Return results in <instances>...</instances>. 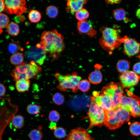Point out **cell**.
I'll use <instances>...</instances> for the list:
<instances>
[{"mask_svg":"<svg viewBox=\"0 0 140 140\" xmlns=\"http://www.w3.org/2000/svg\"><path fill=\"white\" fill-rule=\"evenodd\" d=\"M40 44L46 53H49L52 60L57 59L65 48L63 37L55 29L43 32Z\"/></svg>","mask_w":140,"mask_h":140,"instance_id":"6da1fadb","label":"cell"},{"mask_svg":"<svg viewBox=\"0 0 140 140\" xmlns=\"http://www.w3.org/2000/svg\"><path fill=\"white\" fill-rule=\"evenodd\" d=\"M104 112V124L110 130L120 128L123 123L128 122L130 118L129 112L121 105Z\"/></svg>","mask_w":140,"mask_h":140,"instance_id":"7a4b0ae2","label":"cell"},{"mask_svg":"<svg viewBox=\"0 0 140 140\" xmlns=\"http://www.w3.org/2000/svg\"><path fill=\"white\" fill-rule=\"evenodd\" d=\"M100 31L102 36L99 40V43L103 49L113 51L119 47L122 43L120 29L102 27L101 28Z\"/></svg>","mask_w":140,"mask_h":140,"instance_id":"3957f363","label":"cell"},{"mask_svg":"<svg viewBox=\"0 0 140 140\" xmlns=\"http://www.w3.org/2000/svg\"><path fill=\"white\" fill-rule=\"evenodd\" d=\"M41 70L40 65L33 61L29 63L23 62L17 66L11 75L15 81L21 79L29 80L36 78Z\"/></svg>","mask_w":140,"mask_h":140,"instance_id":"277c9868","label":"cell"},{"mask_svg":"<svg viewBox=\"0 0 140 140\" xmlns=\"http://www.w3.org/2000/svg\"><path fill=\"white\" fill-rule=\"evenodd\" d=\"M54 76L59 82L57 88L59 90L65 92L71 89L74 92L77 91L78 86L81 78L78 76L76 73L64 75L57 73Z\"/></svg>","mask_w":140,"mask_h":140,"instance_id":"5b68a950","label":"cell"},{"mask_svg":"<svg viewBox=\"0 0 140 140\" xmlns=\"http://www.w3.org/2000/svg\"><path fill=\"white\" fill-rule=\"evenodd\" d=\"M90 103L88 114L90 121V127H101L104 124V110L93 99Z\"/></svg>","mask_w":140,"mask_h":140,"instance_id":"8992f818","label":"cell"},{"mask_svg":"<svg viewBox=\"0 0 140 140\" xmlns=\"http://www.w3.org/2000/svg\"><path fill=\"white\" fill-rule=\"evenodd\" d=\"M120 105L134 117H140V98L138 96H123Z\"/></svg>","mask_w":140,"mask_h":140,"instance_id":"52a82bcc","label":"cell"},{"mask_svg":"<svg viewBox=\"0 0 140 140\" xmlns=\"http://www.w3.org/2000/svg\"><path fill=\"white\" fill-rule=\"evenodd\" d=\"M123 87L119 83L112 82L103 87L101 92L110 94L112 97L114 108L121 104L123 96Z\"/></svg>","mask_w":140,"mask_h":140,"instance_id":"ba28073f","label":"cell"},{"mask_svg":"<svg viewBox=\"0 0 140 140\" xmlns=\"http://www.w3.org/2000/svg\"><path fill=\"white\" fill-rule=\"evenodd\" d=\"M4 10L10 14L19 16L27 10L26 2L23 0H6Z\"/></svg>","mask_w":140,"mask_h":140,"instance_id":"9c48e42d","label":"cell"},{"mask_svg":"<svg viewBox=\"0 0 140 140\" xmlns=\"http://www.w3.org/2000/svg\"><path fill=\"white\" fill-rule=\"evenodd\" d=\"M46 53L41 48L40 44L25 52V56L28 60L33 61L40 65L43 64L46 58Z\"/></svg>","mask_w":140,"mask_h":140,"instance_id":"30bf717a","label":"cell"},{"mask_svg":"<svg viewBox=\"0 0 140 140\" xmlns=\"http://www.w3.org/2000/svg\"><path fill=\"white\" fill-rule=\"evenodd\" d=\"M123 43L124 52L130 57L139 53L140 51V43L134 39L125 36L122 38Z\"/></svg>","mask_w":140,"mask_h":140,"instance_id":"8fae6325","label":"cell"},{"mask_svg":"<svg viewBox=\"0 0 140 140\" xmlns=\"http://www.w3.org/2000/svg\"><path fill=\"white\" fill-rule=\"evenodd\" d=\"M91 101V97L86 94L76 95L70 99L69 104L75 109H84L90 106Z\"/></svg>","mask_w":140,"mask_h":140,"instance_id":"7c38bea8","label":"cell"},{"mask_svg":"<svg viewBox=\"0 0 140 140\" xmlns=\"http://www.w3.org/2000/svg\"><path fill=\"white\" fill-rule=\"evenodd\" d=\"M120 79L123 88H129L138 83L140 79V76L134 72L128 71L121 74Z\"/></svg>","mask_w":140,"mask_h":140,"instance_id":"4fadbf2b","label":"cell"},{"mask_svg":"<svg viewBox=\"0 0 140 140\" xmlns=\"http://www.w3.org/2000/svg\"><path fill=\"white\" fill-rule=\"evenodd\" d=\"M92 97L104 111L114 108L112 98L108 94L101 92L100 95L96 97Z\"/></svg>","mask_w":140,"mask_h":140,"instance_id":"5bb4252c","label":"cell"},{"mask_svg":"<svg viewBox=\"0 0 140 140\" xmlns=\"http://www.w3.org/2000/svg\"><path fill=\"white\" fill-rule=\"evenodd\" d=\"M65 140H94L85 129L78 128L71 130Z\"/></svg>","mask_w":140,"mask_h":140,"instance_id":"9a60e30c","label":"cell"},{"mask_svg":"<svg viewBox=\"0 0 140 140\" xmlns=\"http://www.w3.org/2000/svg\"><path fill=\"white\" fill-rule=\"evenodd\" d=\"M77 27L79 32L81 34H86L90 37H93L96 33L91 23L86 20L79 21L78 23Z\"/></svg>","mask_w":140,"mask_h":140,"instance_id":"2e32d148","label":"cell"},{"mask_svg":"<svg viewBox=\"0 0 140 140\" xmlns=\"http://www.w3.org/2000/svg\"><path fill=\"white\" fill-rule=\"evenodd\" d=\"M87 0H71L68 1L67 3V10L72 13L76 12L82 8L86 3Z\"/></svg>","mask_w":140,"mask_h":140,"instance_id":"e0dca14e","label":"cell"},{"mask_svg":"<svg viewBox=\"0 0 140 140\" xmlns=\"http://www.w3.org/2000/svg\"><path fill=\"white\" fill-rule=\"evenodd\" d=\"M101 66L99 64L95 66V70L90 73L88 76V79L91 83L95 84L100 83L102 81V75L100 69Z\"/></svg>","mask_w":140,"mask_h":140,"instance_id":"ac0fdd59","label":"cell"},{"mask_svg":"<svg viewBox=\"0 0 140 140\" xmlns=\"http://www.w3.org/2000/svg\"><path fill=\"white\" fill-rule=\"evenodd\" d=\"M16 82V87L18 92H24L29 90L30 85V81L29 80L21 79Z\"/></svg>","mask_w":140,"mask_h":140,"instance_id":"d6986e66","label":"cell"},{"mask_svg":"<svg viewBox=\"0 0 140 140\" xmlns=\"http://www.w3.org/2000/svg\"><path fill=\"white\" fill-rule=\"evenodd\" d=\"M8 34L12 36H17L19 32V28L18 25L15 22L9 23L6 27Z\"/></svg>","mask_w":140,"mask_h":140,"instance_id":"ffe728a7","label":"cell"},{"mask_svg":"<svg viewBox=\"0 0 140 140\" xmlns=\"http://www.w3.org/2000/svg\"><path fill=\"white\" fill-rule=\"evenodd\" d=\"M11 121L13 126L16 129H20L24 125V117L20 115H17L14 116Z\"/></svg>","mask_w":140,"mask_h":140,"instance_id":"44dd1931","label":"cell"},{"mask_svg":"<svg viewBox=\"0 0 140 140\" xmlns=\"http://www.w3.org/2000/svg\"><path fill=\"white\" fill-rule=\"evenodd\" d=\"M24 59L23 54L18 52L11 56L10 58V61L12 64L18 65L23 62Z\"/></svg>","mask_w":140,"mask_h":140,"instance_id":"7402d4cb","label":"cell"},{"mask_svg":"<svg viewBox=\"0 0 140 140\" xmlns=\"http://www.w3.org/2000/svg\"><path fill=\"white\" fill-rule=\"evenodd\" d=\"M129 67V62L127 60H119L117 65V71L118 72L122 73L128 71Z\"/></svg>","mask_w":140,"mask_h":140,"instance_id":"603a6c76","label":"cell"},{"mask_svg":"<svg viewBox=\"0 0 140 140\" xmlns=\"http://www.w3.org/2000/svg\"><path fill=\"white\" fill-rule=\"evenodd\" d=\"M28 16L29 20L31 22L36 23L38 22L40 20L41 15L38 11L32 10L29 12Z\"/></svg>","mask_w":140,"mask_h":140,"instance_id":"cb8c5ba5","label":"cell"},{"mask_svg":"<svg viewBox=\"0 0 140 140\" xmlns=\"http://www.w3.org/2000/svg\"><path fill=\"white\" fill-rule=\"evenodd\" d=\"M126 12L123 8H120L114 10L113 12V16L117 20L120 21L123 20L125 18L126 16Z\"/></svg>","mask_w":140,"mask_h":140,"instance_id":"d4e9b609","label":"cell"},{"mask_svg":"<svg viewBox=\"0 0 140 140\" xmlns=\"http://www.w3.org/2000/svg\"><path fill=\"white\" fill-rule=\"evenodd\" d=\"M89 13L86 9L82 8L76 13V18L79 21L86 20L89 17Z\"/></svg>","mask_w":140,"mask_h":140,"instance_id":"484cf974","label":"cell"},{"mask_svg":"<svg viewBox=\"0 0 140 140\" xmlns=\"http://www.w3.org/2000/svg\"><path fill=\"white\" fill-rule=\"evenodd\" d=\"M129 130L130 133L134 136L140 135V123L136 121L132 123L130 125Z\"/></svg>","mask_w":140,"mask_h":140,"instance_id":"4316f807","label":"cell"},{"mask_svg":"<svg viewBox=\"0 0 140 140\" xmlns=\"http://www.w3.org/2000/svg\"><path fill=\"white\" fill-rule=\"evenodd\" d=\"M29 136L31 140H41L43 134L39 130L34 129L30 131Z\"/></svg>","mask_w":140,"mask_h":140,"instance_id":"83f0119b","label":"cell"},{"mask_svg":"<svg viewBox=\"0 0 140 140\" xmlns=\"http://www.w3.org/2000/svg\"><path fill=\"white\" fill-rule=\"evenodd\" d=\"M41 107L40 106L34 104H30L26 107V110L30 114L35 115L39 114Z\"/></svg>","mask_w":140,"mask_h":140,"instance_id":"f1b7e54d","label":"cell"},{"mask_svg":"<svg viewBox=\"0 0 140 140\" xmlns=\"http://www.w3.org/2000/svg\"><path fill=\"white\" fill-rule=\"evenodd\" d=\"M21 49L19 44L15 41H11L9 44L8 46V50L11 53L13 54L18 52Z\"/></svg>","mask_w":140,"mask_h":140,"instance_id":"f546056e","label":"cell"},{"mask_svg":"<svg viewBox=\"0 0 140 140\" xmlns=\"http://www.w3.org/2000/svg\"><path fill=\"white\" fill-rule=\"evenodd\" d=\"M57 8L53 5H50L47 7L46 10V13L48 17L51 18L56 17L58 14Z\"/></svg>","mask_w":140,"mask_h":140,"instance_id":"4dcf8cb0","label":"cell"},{"mask_svg":"<svg viewBox=\"0 0 140 140\" xmlns=\"http://www.w3.org/2000/svg\"><path fill=\"white\" fill-rule=\"evenodd\" d=\"M90 84L89 82L86 79L83 80L79 82L78 88L84 92H87L89 89Z\"/></svg>","mask_w":140,"mask_h":140,"instance_id":"1f68e13d","label":"cell"},{"mask_svg":"<svg viewBox=\"0 0 140 140\" xmlns=\"http://www.w3.org/2000/svg\"><path fill=\"white\" fill-rule=\"evenodd\" d=\"M53 102L57 105H61L63 103L64 101V98L63 95L59 93L54 94L52 97Z\"/></svg>","mask_w":140,"mask_h":140,"instance_id":"d6a6232c","label":"cell"},{"mask_svg":"<svg viewBox=\"0 0 140 140\" xmlns=\"http://www.w3.org/2000/svg\"><path fill=\"white\" fill-rule=\"evenodd\" d=\"M66 134V131L62 127H57L54 131V135L55 137L58 139H61L64 138Z\"/></svg>","mask_w":140,"mask_h":140,"instance_id":"836d02e7","label":"cell"},{"mask_svg":"<svg viewBox=\"0 0 140 140\" xmlns=\"http://www.w3.org/2000/svg\"><path fill=\"white\" fill-rule=\"evenodd\" d=\"M9 19L6 15L0 13V27L3 28L6 27L9 23Z\"/></svg>","mask_w":140,"mask_h":140,"instance_id":"e575fe53","label":"cell"},{"mask_svg":"<svg viewBox=\"0 0 140 140\" xmlns=\"http://www.w3.org/2000/svg\"><path fill=\"white\" fill-rule=\"evenodd\" d=\"M60 118L59 113L56 110H52L49 113L48 115V119L51 122L58 121Z\"/></svg>","mask_w":140,"mask_h":140,"instance_id":"d590c367","label":"cell"},{"mask_svg":"<svg viewBox=\"0 0 140 140\" xmlns=\"http://www.w3.org/2000/svg\"><path fill=\"white\" fill-rule=\"evenodd\" d=\"M133 69L136 73L140 74V62H137L134 65Z\"/></svg>","mask_w":140,"mask_h":140,"instance_id":"8d00e7d4","label":"cell"},{"mask_svg":"<svg viewBox=\"0 0 140 140\" xmlns=\"http://www.w3.org/2000/svg\"><path fill=\"white\" fill-rule=\"evenodd\" d=\"M6 89L4 85L0 83V97L3 96L5 94Z\"/></svg>","mask_w":140,"mask_h":140,"instance_id":"74e56055","label":"cell"},{"mask_svg":"<svg viewBox=\"0 0 140 140\" xmlns=\"http://www.w3.org/2000/svg\"><path fill=\"white\" fill-rule=\"evenodd\" d=\"M4 1V0H0V13L5 10Z\"/></svg>","mask_w":140,"mask_h":140,"instance_id":"f35d334b","label":"cell"},{"mask_svg":"<svg viewBox=\"0 0 140 140\" xmlns=\"http://www.w3.org/2000/svg\"><path fill=\"white\" fill-rule=\"evenodd\" d=\"M49 127L51 130H54L57 128L56 123L55 122H51Z\"/></svg>","mask_w":140,"mask_h":140,"instance_id":"ab89813d","label":"cell"},{"mask_svg":"<svg viewBox=\"0 0 140 140\" xmlns=\"http://www.w3.org/2000/svg\"><path fill=\"white\" fill-rule=\"evenodd\" d=\"M106 2L107 4L110 3V4L118 3L121 2V0H106Z\"/></svg>","mask_w":140,"mask_h":140,"instance_id":"60d3db41","label":"cell"},{"mask_svg":"<svg viewBox=\"0 0 140 140\" xmlns=\"http://www.w3.org/2000/svg\"><path fill=\"white\" fill-rule=\"evenodd\" d=\"M136 16L137 18L140 19V8L138 9L137 11Z\"/></svg>","mask_w":140,"mask_h":140,"instance_id":"b9f144b4","label":"cell"},{"mask_svg":"<svg viewBox=\"0 0 140 140\" xmlns=\"http://www.w3.org/2000/svg\"><path fill=\"white\" fill-rule=\"evenodd\" d=\"M3 31L2 29L0 27V34Z\"/></svg>","mask_w":140,"mask_h":140,"instance_id":"7bdbcfd3","label":"cell"},{"mask_svg":"<svg viewBox=\"0 0 140 140\" xmlns=\"http://www.w3.org/2000/svg\"><path fill=\"white\" fill-rule=\"evenodd\" d=\"M20 140L18 139V140Z\"/></svg>","mask_w":140,"mask_h":140,"instance_id":"ee69618b","label":"cell"}]
</instances>
